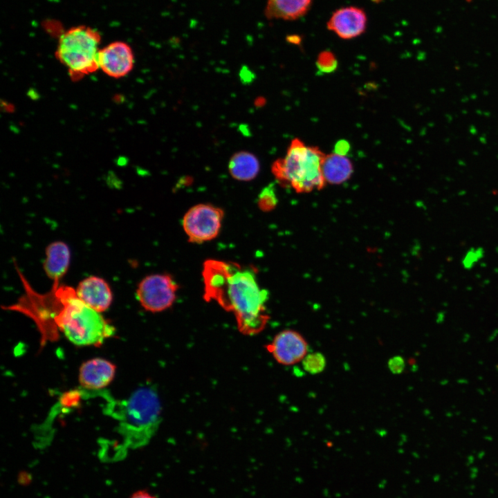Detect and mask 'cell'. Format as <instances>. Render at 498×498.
Returning a JSON list of instances; mask_svg holds the SVG:
<instances>
[{"label":"cell","mask_w":498,"mask_h":498,"mask_svg":"<svg viewBox=\"0 0 498 498\" xmlns=\"http://www.w3.org/2000/svg\"><path fill=\"white\" fill-rule=\"evenodd\" d=\"M304 371L311 374H317L324 371L326 365L324 356L320 352L308 353L302 360Z\"/></svg>","instance_id":"cell-17"},{"label":"cell","mask_w":498,"mask_h":498,"mask_svg":"<svg viewBox=\"0 0 498 498\" xmlns=\"http://www.w3.org/2000/svg\"><path fill=\"white\" fill-rule=\"evenodd\" d=\"M367 25L366 12L357 6H347L336 10L326 23L327 28L343 39L359 37L365 31Z\"/></svg>","instance_id":"cell-10"},{"label":"cell","mask_w":498,"mask_h":498,"mask_svg":"<svg viewBox=\"0 0 498 498\" xmlns=\"http://www.w3.org/2000/svg\"><path fill=\"white\" fill-rule=\"evenodd\" d=\"M313 0H267L264 10L268 20L293 21L304 17Z\"/></svg>","instance_id":"cell-13"},{"label":"cell","mask_w":498,"mask_h":498,"mask_svg":"<svg viewBox=\"0 0 498 498\" xmlns=\"http://www.w3.org/2000/svg\"><path fill=\"white\" fill-rule=\"evenodd\" d=\"M111 409L119 421L120 432L136 446L149 441L161 422V404L157 391L149 386L137 389L127 400Z\"/></svg>","instance_id":"cell-3"},{"label":"cell","mask_w":498,"mask_h":498,"mask_svg":"<svg viewBox=\"0 0 498 498\" xmlns=\"http://www.w3.org/2000/svg\"><path fill=\"white\" fill-rule=\"evenodd\" d=\"M178 286L168 274H153L143 278L138 285L136 295L147 311L157 313L169 308L176 298Z\"/></svg>","instance_id":"cell-6"},{"label":"cell","mask_w":498,"mask_h":498,"mask_svg":"<svg viewBox=\"0 0 498 498\" xmlns=\"http://www.w3.org/2000/svg\"><path fill=\"white\" fill-rule=\"evenodd\" d=\"M223 216L222 209L210 204L201 203L192 207L183 219V228L188 241L201 243L216 238Z\"/></svg>","instance_id":"cell-7"},{"label":"cell","mask_w":498,"mask_h":498,"mask_svg":"<svg viewBox=\"0 0 498 498\" xmlns=\"http://www.w3.org/2000/svg\"><path fill=\"white\" fill-rule=\"evenodd\" d=\"M315 64L320 72L329 73L337 68L338 60L331 51L324 50L318 55Z\"/></svg>","instance_id":"cell-19"},{"label":"cell","mask_w":498,"mask_h":498,"mask_svg":"<svg viewBox=\"0 0 498 498\" xmlns=\"http://www.w3.org/2000/svg\"><path fill=\"white\" fill-rule=\"evenodd\" d=\"M257 275L252 266L212 259L205 261L202 270L204 299L232 312L239 331L248 335L261 332L269 319L268 293L260 286Z\"/></svg>","instance_id":"cell-1"},{"label":"cell","mask_w":498,"mask_h":498,"mask_svg":"<svg viewBox=\"0 0 498 498\" xmlns=\"http://www.w3.org/2000/svg\"><path fill=\"white\" fill-rule=\"evenodd\" d=\"M71 252L66 243L63 241H55L46 248V258L43 267L48 277L54 282L66 273L70 264Z\"/></svg>","instance_id":"cell-14"},{"label":"cell","mask_w":498,"mask_h":498,"mask_svg":"<svg viewBox=\"0 0 498 498\" xmlns=\"http://www.w3.org/2000/svg\"><path fill=\"white\" fill-rule=\"evenodd\" d=\"M324 156L317 147L306 146L295 138L286 156L273 163L272 172L283 186L291 187L297 193L320 190L326 183L322 171Z\"/></svg>","instance_id":"cell-4"},{"label":"cell","mask_w":498,"mask_h":498,"mask_svg":"<svg viewBox=\"0 0 498 498\" xmlns=\"http://www.w3.org/2000/svg\"><path fill=\"white\" fill-rule=\"evenodd\" d=\"M116 365L100 358H93L84 362L80 368L79 382L84 389L98 391L108 386L116 374Z\"/></svg>","instance_id":"cell-12"},{"label":"cell","mask_w":498,"mask_h":498,"mask_svg":"<svg viewBox=\"0 0 498 498\" xmlns=\"http://www.w3.org/2000/svg\"><path fill=\"white\" fill-rule=\"evenodd\" d=\"M75 291L84 303L99 313L107 310L113 300L112 291L108 283L97 276H90L82 279Z\"/></svg>","instance_id":"cell-11"},{"label":"cell","mask_w":498,"mask_h":498,"mask_svg":"<svg viewBox=\"0 0 498 498\" xmlns=\"http://www.w3.org/2000/svg\"><path fill=\"white\" fill-rule=\"evenodd\" d=\"M350 150V145L345 140H340L336 142L334 147V153L341 155L346 156Z\"/></svg>","instance_id":"cell-21"},{"label":"cell","mask_w":498,"mask_h":498,"mask_svg":"<svg viewBox=\"0 0 498 498\" xmlns=\"http://www.w3.org/2000/svg\"><path fill=\"white\" fill-rule=\"evenodd\" d=\"M101 37L95 29L78 26L59 37L56 58L65 66L73 81H78L99 69L98 54Z\"/></svg>","instance_id":"cell-5"},{"label":"cell","mask_w":498,"mask_h":498,"mask_svg":"<svg viewBox=\"0 0 498 498\" xmlns=\"http://www.w3.org/2000/svg\"><path fill=\"white\" fill-rule=\"evenodd\" d=\"M267 349L278 363L293 365L302 362L308 353V345L299 333L286 329L275 335Z\"/></svg>","instance_id":"cell-8"},{"label":"cell","mask_w":498,"mask_h":498,"mask_svg":"<svg viewBox=\"0 0 498 498\" xmlns=\"http://www.w3.org/2000/svg\"><path fill=\"white\" fill-rule=\"evenodd\" d=\"M387 365L391 373L398 374L404 369L405 361L401 356H396L389 360Z\"/></svg>","instance_id":"cell-20"},{"label":"cell","mask_w":498,"mask_h":498,"mask_svg":"<svg viewBox=\"0 0 498 498\" xmlns=\"http://www.w3.org/2000/svg\"><path fill=\"white\" fill-rule=\"evenodd\" d=\"M98 64L108 76L120 78L131 71L134 65V55L130 46L120 41L112 42L102 48L98 54Z\"/></svg>","instance_id":"cell-9"},{"label":"cell","mask_w":498,"mask_h":498,"mask_svg":"<svg viewBox=\"0 0 498 498\" xmlns=\"http://www.w3.org/2000/svg\"><path fill=\"white\" fill-rule=\"evenodd\" d=\"M33 308L37 320L42 326L53 324L73 344L78 346H101L112 337L116 329L94 309L84 303L75 289L54 282L51 290L44 295L35 293Z\"/></svg>","instance_id":"cell-2"},{"label":"cell","mask_w":498,"mask_h":498,"mask_svg":"<svg viewBox=\"0 0 498 498\" xmlns=\"http://www.w3.org/2000/svg\"><path fill=\"white\" fill-rule=\"evenodd\" d=\"M259 168L257 158L246 151L234 154L228 163V169L231 176L241 181H248L255 178L259 172Z\"/></svg>","instance_id":"cell-16"},{"label":"cell","mask_w":498,"mask_h":498,"mask_svg":"<svg viewBox=\"0 0 498 498\" xmlns=\"http://www.w3.org/2000/svg\"><path fill=\"white\" fill-rule=\"evenodd\" d=\"M129 498H157L146 490H138L133 492Z\"/></svg>","instance_id":"cell-22"},{"label":"cell","mask_w":498,"mask_h":498,"mask_svg":"<svg viewBox=\"0 0 498 498\" xmlns=\"http://www.w3.org/2000/svg\"><path fill=\"white\" fill-rule=\"evenodd\" d=\"M322 171L325 182L331 184H340L351 176L353 168L351 160L345 156L335 153L325 154Z\"/></svg>","instance_id":"cell-15"},{"label":"cell","mask_w":498,"mask_h":498,"mask_svg":"<svg viewBox=\"0 0 498 498\" xmlns=\"http://www.w3.org/2000/svg\"><path fill=\"white\" fill-rule=\"evenodd\" d=\"M277 204V194L273 184L270 183L265 187L259 193L257 205L264 212L273 210Z\"/></svg>","instance_id":"cell-18"},{"label":"cell","mask_w":498,"mask_h":498,"mask_svg":"<svg viewBox=\"0 0 498 498\" xmlns=\"http://www.w3.org/2000/svg\"><path fill=\"white\" fill-rule=\"evenodd\" d=\"M372 1H375V2H376V3H377V2H379V1H380L381 0H372Z\"/></svg>","instance_id":"cell-23"}]
</instances>
